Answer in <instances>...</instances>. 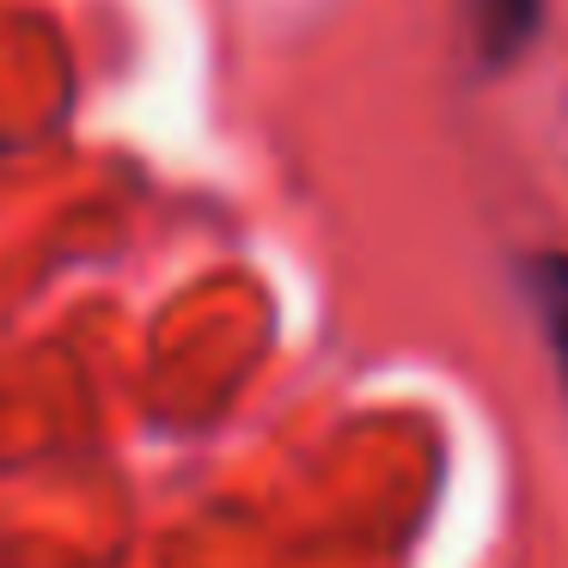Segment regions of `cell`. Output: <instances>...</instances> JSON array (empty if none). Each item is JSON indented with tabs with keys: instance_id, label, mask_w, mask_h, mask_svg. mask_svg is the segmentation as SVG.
<instances>
[{
	"instance_id": "6da1fadb",
	"label": "cell",
	"mask_w": 568,
	"mask_h": 568,
	"mask_svg": "<svg viewBox=\"0 0 568 568\" xmlns=\"http://www.w3.org/2000/svg\"><path fill=\"white\" fill-rule=\"evenodd\" d=\"M544 26V0H470V38H477L483 68H507L526 55V43Z\"/></svg>"
},
{
	"instance_id": "7a4b0ae2",
	"label": "cell",
	"mask_w": 568,
	"mask_h": 568,
	"mask_svg": "<svg viewBox=\"0 0 568 568\" xmlns=\"http://www.w3.org/2000/svg\"><path fill=\"white\" fill-rule=\"evenodd\" d=\"M526 287H531V306H538L544 336H550V355H556L562 385H568V257H531L526 263Z\"/></svg>"
}]
</instances>
